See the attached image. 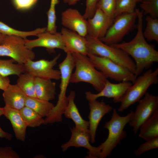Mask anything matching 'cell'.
<instances>
[{"label":"cell","mask_w":158,"mask_h":158,"mask_svg":"<svg viewBox=\"0 0 158 158\" xmlns=\"http://www.w3.org/2000/svg\"><path fill=\"white\" fill-rule=\"evenodd\" d=\"M138 23L137 32L130 41L110 45L120 49L133 59L135 75L138 76L146 69L158 62V51L146 41L143 35V11L135 8Z\"/></svg>","instance_id":"cell-1"},{"label":"cell","mask_w":158,"mask_h":158,"mask_svg":"<svg viewBox=\"0 0 158 158\" xmlns=\"http://www.w3.org/2000/svg\"><path fill=\"white\" fill-rule=\"evenodd\" d=\"M75 63L71 53H66L63 61L59 65L60 73V92L56 105L54 106L49 114L44 119V124H51L62 121V115L68 104L66 92L69 84Z\"/></svg>","instance_id":"cell-2"},{"label":"cell","mask_w":158,"mask_h":158,"mask_svg":"<svg viewBox=\"0 0 158 158\" xmlns=\"http://www.w3.org/2000/svg\"><path fill=\"white\" fill-rule=\"evenodd\" d=\"M72 54L75 70L72 74L70 83H87L91 85L97 91H100L104 87L107 78L95 68L87 55L77 53Z\"/></svg>","instance_id":"cell-3"},{"label":"cell","mask_w":158,"mask_h":158,"mask_svg":"<svg viewBox=\"0 0 158 158\" xmlns=\"http://www.w3.org/2000/svg\"><path fill=\"white\" fill-rule=\"evenodd\" d=\"M112 110L111 119L107 122L104 126L108 131V137L98 146L101 150L99 158L110 156L113 150L126 136L127 133L124 129L130 121L133 113L131 111L126 116H121L115 109Z\"/></svg>","instance_id":"cell-4"},{"label":"cell","mask_w":158,"mask_h":158,"mask_svg":"<svg viewBox=\"0 0 158 158\" xmlns=\"http://www.w3.org/2000/svg\"><path fill=\"white\" fill-rule=\"evenodd\" d=\"M85 37L87 40L88 54L108 59L126 68L135 74L134 62L131 57L124 51L106 44L98 38L88 35Z\"/></svg>","instance_id":"cell-5"},{"label":"cell","mask_w":158,"mask_h":158,"mask_svg":"<svg viewBox=\"0 0 158 158\" xmlns=\"http://www.w3.org/2000/svg\"><path fill=\"white\" fill-rule=\"evenodd\" d=\"M138 76L122 98L120 105L118 109V111L122 112L131 105L138 102L151 85L158 83V68L154 71L149 69L142 75Z\"/></svg>","instance_id":"cell-6"},{"label":"cell","mask_w":158,"mask_h":158,"mask_svg":"<svg viewBox=\"0 0 158 158\" xmlns=\"http://www.w3.org/2000/svg\"><path fill=\"white\" fill-rule=\"evenodd\" d=\"M87 55L95 68L107 78L119 82H135L137 76L126 68L106 58L90 54Z\"/></svg>","instance_id":"cell-7"},{"label":"cell","mask_w":158,"mask_h":158,"mask_svg":"<svg viewBox=\"0 0 158 158\" xmlns=\"http://www.w3.org/2000/svg\"><path fill=\"white\" fill-rule=\"evenodd\" d=\"M0 56L10 57L17 63L23 64L29 60H33L35 55L32 49L26 47L24 39L6 35L4 43L0 45Z\"/></svg>","instance_id":"cell-8"},{"label":"cell","mask_w":158,"mask_h":158,"mask_svg":"<svg viewBox=\"0 0 158 158\" xmlns=\"http://www.w3.org/2000/svg\"><path fill=\"white\" fill-rule=\"evenodd\" d=\"M137 18L135 11L122 14L115 17L105 36L99 39L108 45L119 43L134 26Z\"/></svg>","instance_id":"cell-9"},{"label":"cell","mask_w":158,"mask_h":158,"mask_svg":"<svg viewBox=\"0 0 158 158\" xmlns=\"http://www.w3.org/2000/svg\"><path fill=\"white\" fill-rule=\"evenodd\" d=\"M144 96L138 102L128 123L135 134L138 133L141 125L158 110V96L147 92Z\"/></svg>","instance_id":"cell-10"},{"label":"cell","mask_w":158,"mask_h":158,"mask_svg":"<svg viewBox=\"0 0 158 158\" xmlns=\"http://www.w3.org/2000/svg\"><path fill=\"white\" fill-rule=\"evenodd\" d=\"M61 56L60 54L53 59H41L37 61L29 60L23 64L25 72L35 77L58 80L60 78L59 70L54 68Z\"/></svg>","instance_id":"cell-11"},{"label":"cell","mask_w":158,"mask_h":158,"mask_svg":"<svg viewBox=\"0 0 158 158\" xmlns=\"http://www.w3.org/2000/svg\"><path fill=\"white\" fill-rule=\"evenodd\" d=\"M70 130L71 135L70 140L61 146L63 152L66 151L71 147H82L88 150V157H99L101 150L98 146L95 147L91 145L90 132L78 129L75 127L71 128Z\"/></svg>","instance_id":"cell-12"},{"label":"cell","mask_w":158,"mask_h":158,"mask_svg":"<svg viewBox=\"0 0 158 158\" xmlns=\"http://www.w3.org/2000/svg\"><path fill=\"white\" fill-rule=\"evenodd\" d=\"M132 83L129 81L114 83L107 80L103 88L97 93L90 91L85 92V97L88 101L97 99L102 97L112 98L114 103L120 102L122 98Z\"/></svg>","instance_id":"cell-13"},{"label":"cell","mask_w":158,"mask_h":158,"mask_svg":"<svg viewBox=\"0 0 158 158\" xmlns=\"http://www.w3.org/2000/svg\"><path fill=\"white\" fill-rule=\"evenodd\" d=\"M90 113L88 116L89 124V130L90 136V142H95L97 130L103 117L111 112L113 107L104 101L99 102L97 99L88 101Z\"/></svg>","instance_id":"cell-14"},{"label":"cell","mask_w":158,"mask_h":158,"mask_svg":"<svg viewBox=\"0 0 158 158\" xmlns=\"http://www.w3.org/2000/svg\"><path fill=\"white\" fill-rule=\"evenodd\" d=\"M61 20L63 27L84 37L88 35L87 20L78 10L70 8L63 11Z\"/></svg>","instance_id":"cell-15"},{"label":"cell","mask_w":158,"mask_h":158,"mask_svg":"<svg viewBox=\"0 0 158 158\" xmlns=\"http://www.w3.org/2000/svg\"><path fill=\"white\" fill-rule=\"evenodd\" d=\"M37 36L38 38L35 40L25 39L27 48L32 49L36 47H41L50 50L55 49L64 50L65 45L61 33H52L46 31L39 34Z\"/></svg>","instance_id":"cell-16"},{"label":"cell","mask_w":158,"mask_h":158,"mask_svg":"<svg viewBox=\"0 0 158 158\" xmlns=\"http://www.w3.org/2000/svg\"><path fill=\"white\" fill-rule=\"evenodd\" d=\"M114 19L97 8L93 16L87 19L88 35L100 39L103 37Z\"/></svg>","instance_id":"cell-17"},{"label":"cell","mask_w":158,"mask_h":158,"mask_svg":"<svg viewBox=\"0 0 158 158\" xmlns=\"http://www.w3.org/2000/svg\"><path fill=\"white\" fill-rule=\"evenodd\" d=\"M61 33L65 45L63 51L65 53H77L87 55L85 37L63 27L61 29Z\"/></svg>","instance_id":"cell-18"},{"label":"cell","mask_w":158,"mask_h":158,"mask_svg":"<svg viewBox=\"0 0 158 158\" xmlns=\"http://www.w3.org/2000/svg\"><path fill=\"white\" fill-rule=\"evenodd\" d=\"M2 108L3 115L10 121L16 138L21 141H24L27 126L20 110L6 105Z\"/></svg>","instance_id":"cell-19"},{"label":"cell","mask_w":158,"mask_h":158,"mask_svg":"<svg viewBox=\"0 0 158 158\" xmlns=\"http://www.w3.org/2000/svg\"><path fill=\"white\" fill-rule=\"evenodd\" d=\"M75 92L71 91L67 96L68 104L63 113L66 118L71 119L74 123L76 128L83 130L89 131L88 121L84 119L81 116L75 103Z\"/></svg>","instance_id":"cell-20"},{"label":"cell","mask_w":158,"mask_h":158,"mask_svg":"<svg viewBox=\"0 0 158 158\" xmlns=\"http://www.w3.org/2000/svg\"><path fill=\"white\" fill-rule=\"evenodd\" d=\"M3 97L6 105L20 110L25 106L27 96L16 84H10L3 91Z\"/></svg>","instance_id":"cell-21"},{"label":"cell","mask_w":158,"mask_h":158,"mask_svg":"<svg viewBox=\"0 0 158 158\" xmlns=\"http://www.w3.org/2000/svg\"><path fill=\"white\" fill-rule=\"evenodd\" d=\"M35 85L37 98L48 101L55 98L56 83L51 80L35 77Z\"/></svg>","instance_id":"cell-22"},{"label":"cell","mask_w":158,"mask_h":158,"mask_svg":"<svg viewBox=\"0 0 158 158\" xmlns=\"http://www.w3.org/2000/svg\"><path fill=\"white\" fill-rule=\"evenodd\" d=\"M138 136L145 140L158 137V110L140 126Z\"/></svg>","instance_id":"cell-23"},{"label":"cell","mask_w":158,"mask_h":158,"mask_svg":"<svg viewBox=\"0 0 158 158\" xmlns=\"http://www.w3.org/2000/svg\"><path fill=\"white\" fill-rule=\"evenodd\" d=\"M54 105L49 101L37 97H27L25 106L35 111L42 117H46L54 107Z\"/></svg>","instance_id":"cell-24"},{"label":"cell","mask_w":158,"mask_h":158,"mask_svg":"<svg viewBox=\"0 0 158 158\" xmlns=\"http://www.w3.org/2000/svg\"><path fill=\"white\" fill-rule=\"evenodd\" d=\"M16 84L28 96L37 97L35 90V77L26 72L18 76Z\"/></svg>","instance_id":"cell-25"},{"label":"cell","mask_w":158,"mask_h":158,"mask_svg":"<svg viewBox=\"0 0 158 158\" xmlns=\"http://www.w3.org/2000/svg\"><path fill=\"white\" fill-rule=\"evenodd\" d=\"M15 62L11 58L6 60L0 59V74L4 76L11 75L18 76L25 72L24 65Z\"/></svg>","instance_id":"cell-26"},{"label":"cell","mask_w":158,"mask_h":158,"mask_svg":"<svg viewBox=\"0 0 158 158\" xmlns=\"http://www.w3.org/2000/svg\"><path fill=\"white\" fill-rule=\"evenodd\" d=\"M20 111L27 127L34 128L44 124L43 117L30 108L25 106Z\"/></svg>","instance_id":"cell-27"},{"label":"cell","mask_w":158,"mask_h":158,"mask_svg":"<svg viewBox=\"0 0 158 158\" xmlns=\"http://www.w3.org/2000/svg\"><path fill=\"white\" fill-rule=\"evenodd\" d=\"M46 28H38L30 31H19L13 29L0 21V32L9 36H14L21 37L24 39L30 36H37L39 34L46 31Z\"/></svg>","instance_id":"cell-28"},{"label":"cell","mask_w":158,"mask_h":158,"mask_svg":"<svg viewBox=\"0 0 158 158\" xmlns=\"http://www.w3.org/2000/svg\"><path fill=\"white\" fill-rule=\"evenodd\" d=\"M147 22L145 28L143 31V35L148 41H156L158 42V19L147 15L146 18Z\"/></svg>","instance_id":"cell-29"},{"label":"cell","mask_w":158,"mask_h":158,"mask_svg":"<svg viewBox=\"0 0 158 158\" xmlns=\"http://www.w3.org/2000/svg\"><path fill=\"white\" fill-rule=\"evenodd\" d=\"M137 3L135 0H116L114 18L122 14L134 12Z\"/></svg>","instance_id":"cell-30"},{"label":"cell","mask_w":158,"mask_h":158,"mask_svg":"<svg viewBox=\"0 0 158 158\" xmlns=\"http://www.w3.org/2000/svg\"><path fill=\"white\" fill-rule=\"evenodd\" d=\"M59 2V0H51L50 7L47 12L48 21L46 31L50 33L57 32L55 8Z\"/></svg>","instance_id":"cell-31"},{"label":"cell","mask_w":158,"mask_h":158,"mask_svg":"<svg viewBox=\"0 0 158 158\" xmlns=\"http://www.w3.org/2000/svg\"><path fill=\"white\" fill-rule=\"evenodd\" d=\"M140 7L144 14H148L152 17H158V0H143Z\"/></svg>","instance_id":"cell-32"},{"label":"cell","mask_w":158,"mask_h":158,"mask_svg":"<svg viewBox=\"0 0 158 158\" xmlns=\"http://www.w3.org/2000/svg\"><path fill=\"white\" fill-rule=\"evenodd\" d=\"M116 0H99L97 8L101 9L107 16L114 19Z\"/></svg>","instance_id":"cell-33"},{"label":"cell","mask_w":158,"mask_h":158,"mask_svg":"<svg viewBox=\"0 0 158 158\" xmlns=\"http://www.w3.org/2000/svg\"><path fill=\"white\" fill-rule=\"evenodd\" d=\"M158 148V137L145 140L135 150L134 154L136 156H140L145 152Z\"/></svg>","instance_id":"cell-34"},{"label":"cell","mask_w":158,"mask_h":158,"mask_svg":"<svg viewBox=\"0 0 158 158\" xmlns=\"http://www.w3.org/2000/svg\"><path fill=\"white\" fill-rule=\"evenodd\" d=\"M99 0H86L85 12L83 16L87 20L92 17L97 8V5Z\"/></svg>","instance_id":"cell-35"},{"label":"cell","mask_w":158,"mask_h":158,"mask_svg":"<svg viewBox=\"0 0 158 158\" xmlns=\"http://www.w3.org/2000/svg\"><path fill=\"white\" fill-rule=\"evenodd\" d=\"M19 158L18 154L11 147H0V158Z\"/></svg>","instance_id":"cell-36"},{"label":"cell","mask_w":158,"mask_h":158,"mask_svg":"<svg viewBox=\"0 0 158 158\" xmlns=\"http://www.w3.org/2000/svg\"><path fill=\"white\" fill-rule=\"evenodd\" d=\"M16 8L19 9H27L30 8L35 3V0H13Z\"/></svg>","instance_id":"cell-37"},{"label":"cell","mask_w":158,"mask_h":158,"mask_svg":"<svg viewBox=\"0 0 158 158\" xmlns=\"http://www.w3.org/2000/svg\"><path fill=\"white\" fill-rule=\"evenodd\" d=\"M10 84V80L8 76L0 74V90H5Z\"/></svg>","instance_id":"cell-38"},{"label":"cell","mask_w":158,"mask_h":158,"mask_svg":"<svg viewBox=\"0 0 158 158\" xmlns=\"http://www.w3.org/2000/svg\"><path fill=\"white\" fill-rule=\"evenodd\" d=\"M0 138H4L10 140L12 138V135L9 133L4 131L0 126Z\"/></svg>","instance_id":"cell-39"},{"label":"cell","mask_w":158,"mask_h":158,"mask_svg":"<svg viewBox=\"0 0 158 158\" xmlns=\"http://www.w3.org/2000/svg\"><path fill=\"white\" fill-rule=\"evenodd\" d=\"M63 2L66 4L70 5H73L76 4L80 0H63Z\"/></svg>","instance_id":"cell-40"},{"label":"cell","mask_w":158,"mask_h":158,"mask_svg":"<svg viewBox=\"0 0 158 158\" xmlns=\"http://www.w3.org/2000/svg\"><path fill=\"white\" fill-rule=\"evenodd\" d=\"M6 35H4L0 32V45L4 42Z\"/></svg>","instance_id":"cell-41"},{"label":"cell","mask_w":158,"mask_h":158,"mask_svg":"<svg viewBox=\"0 0 158 158\" xmlns=\"http://www.w3.org/2000/svg\"><path fill=\"white\" fill-rule=\"evenodd\" d=\"M2 115H3V108L0 107V117Z\"/></svg>","instance_id":"cell-42"},{"label":"cell","mask_w":158,"mask_h":158,"mask_svg":"<svg viewBox=\"0 0 158 158\" xmlns=\"http://www.w3.org/2000/svg\"><path fill=\"white\" fill-rule=\"evenodd\" d=\"M135 1L137 2H140L143 0H135Z\"/></svg>","instance_id":"cell-43"},{"label":"cell","mask_w":158,"mask_h":158,"mask_svg":"<svg viewBox=\"0 0 158 158\" xmlns=\"http://www.w3.org/2000/svg\"><path fill=\"white\" fill-rule=\"evenodd\" d=\"M38 0H35V2H36Z\"/></svg>","instance_id":"cell-44"}]
</instances>
